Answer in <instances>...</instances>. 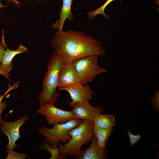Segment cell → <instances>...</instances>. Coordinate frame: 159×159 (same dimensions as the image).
Segmentation results:
<instances>
[{
	"instance_id": "6da1fadb",
	"label": "cell",
	"mask_w": 159,
	"mask_h": 159,
	"mask_svg": "<svg viewBox=\"0 0 159 159\" xmlns=\"http://www.w3.org/2000/svg\"><path fill=\"white\" fill-rule=\"evenodd\" d=\"M51 44L54 52L62 57L64 62H72L75 60L95 55L101 57L105 55L100 41L80 31H57L52 39Z\"/></svg>"
},
{
	"instance_id": "7a4b0ae2",
	"label": "cell",
	"mask_w": 159,
	"mask_h": 159,
	"mask_svg": "<svg viewBox=\"0 0 159 159\" xmlns=\"http://www.w3.org/2000/svg\"><path fill=\"white\" fill-rule=\"evenodd\" d=\"M64 62L62 57L54 52L50 58L43 81V89L39 99L41 107L48 104L54 105L57 101L59 95L57 90L58 75Z\"/></svg>"
},
{
	"instance_id": "3957f363",
	"label": "cell",
	"mask_w": 159,
	"mask_h": 159,
	"mask_svg": "<svg viewBox=\"0 0 159 159\" xmlns=\"http://www.w3.org/2000/svg\"><path fill=\"white\" fill-rule=\"evenodd\" d=\"M95 125L93 122L89 120H82L77 127L69 131L71 138L63 146L60 143V152L64 155L78 156L82 150V146L89 143L92 139Z\"/></svg>"
},
{
	"instance_id": "277c9868",
	"label": "cell",
	"mask_w": 159,
	"mask_h": 159,
	"mask_svg": "<svg viewBox=\"0 0 159 159\" xmlns=\"http://www.w3.org/2000/svg\"><path fill=\"white\" fill-rule=\"evenodd\" d=\"M82 120L75 118L64 123L54 124L51 128L43 126L38 129V132L44 137L49 143L57 146L59 145L60 141L65 143L71 139L69 132L79 125Z\"/></svg>"
},
{
	"instance_id": "5b68a950",
	"label": "cell",
	"mask_w": 159,
	"mask_h": 159,
	"mask_svg": "<svg viewBox=\"0 0 159 159\" xmlns=\"http://www.w3.org/2000/svg\"><path fill=\"white\" fill-rule=\"evenodd\" d=\"M98 56L97 55L89 56L72 62L79 76L81 85L92 82L96 76L106 71L98 64Z\"/></svg>"
},
{
	"instance_id": "8992f818",
	"label": "cell",
	"mask_w": 159,
	"mask_h": 159,
	"mask_svg": "<svg viewBox=\"0 0 159 159\" xmlns=\"http://www.w3.org/2000/svg\"><path fill=\"white\" fill-rule=\"evenodd\" d=\"M28 118V115H26L14 122L5 121L1 119L0 120V129L3 134L7 135L9 140L6 152L19 147L16 143L21 137L19 129Z\"/></svg>"
},
{
	"instance_id": "52a82bcc",
	"label": "cell",
	"mask_w": 159,
	"mask_h": 159,
	"mask_svg": "<svg viewBox=\"0 0 159 159\" xmlns=\"http://www.w3.org/2000/svg\"><path fill=\"white\" fill-rule=\"evenodd\" d=\"M39 114L43 115L46 121L50 125L57 123H63L76 118L72 111L59 109L54 105L48 104L41 107L37 110Z\"/></svg>"
},
{
	"instance_id": "ba28073f",
	"label": "cell",
	"mask_w": 159,
	"mask_h": 159,
	"mask_svg": "<svg viewBox=\"0 0 159 159\" xmlns=\"http://www.w3.org/2000/svg\"><path fill=\"white\" fill-rule=\"evenodd\" d=\"M80 79L72 62H64L62 66L58 75V88L80 86Z\"/></svg>"
},
{
	"instance_id": "9c48e42d",
	"label": "cell",
	"mask_w": 159,
	"mask_h": 159,
	"mask_svg": "<svg viewBox=\"0 0 159 159\" xmlns=\"http://www.w3.org/2000/svg\"><path fill=\"white\" fill-rule=\"evenodd\" d=\"M58 89L59 91L65 90L69 92L72 100L68 103L70 106L72 107L79 102L89 101L92 96L96 95L87 83L77 86L59 88Z\"/></svg>"
},
{
	"instance_id": "30bf717a",
	"label": "cell",
	"mask_w": 159,
	"mask_h": 159,
	"mask_svg": "<svg viewBox=\"0 0 159 159\" xmlns=\"http://www.w3.org/2000/svg\"><path fill=\"white\" fill-rule=\"evenodd\" d=\"M72 113L76 117L82 120L92 121L95 116L103 111L101 106L93 107L89 101H85L78 103L72 106Z\"/></svg>"
},
{
	"instance_id": "8fae6325",
	"label": "cell",
	"mask_w": 159,
	"mask_h": 159,
	"mask_svg": "<svg viewBox=\"0 0 159 159\" xmlns=\"http://www.w3.org/2000/svg\"><path fill=\"white\" fill-rule=\"evenodd\" d=\"M6 49L0 65V74L11 81L9 73L13 67V58L17 54L27 52L28 50L22 44H20L16 50H11L7 46Z\"/></svg>"
},
{
	"instance_id": "7c38bea8",
	"label": "cell",
	"mask_w": 159,
	"mask_h": 159,
	"mask_svg": "<svg viewBox=\"0 0 159 159\" xmlns=\"http://www.w3.org/2000/svg\"><path fill=\"white\" fill-rule=\"evenodd\" d=\"M106 146L100 147L97 139L93 135L90 147L82 151L80 154L76 157L78 159H104L106 158Z\"/></svg>"
},
{
	"instance_id": "4fadbf2b",
	"label": "cell",
	"mask_w": 159,
	"mask_h": 159,
	"mask_svg": "<svg viewBox=\"0 0 159 159\" xmlns=\"http://www.w3.org/2000/svg\"><path fill=\"white\" fill-rule=\"evenodd\" d=\"M73 0H63L62 5L59 13V19L57 20L52 25V27L57 31L62 30L64 22L67 19L73 21L74 15L71 10V6Z\"/></svg>"
},
{
	"instance_id": "5bb4252c",
	"label": "cell",
	"mask_w": 159,
	"mask_h": 159,
	"mask_svg": "<svg viewBox=\"0 0 159 159\" xmlns=\"http://www.w3.org/2000/svg\"><path fill=\"white\" fill-rule=\"evenodd\" d=\"M93 121L95 126L105 129L113 128L116 124L115 118L113 115H103L101 113L97 114L94 118Z\"/></svg>"
},
{
	"instance_id": "9a60e30c",
	"label": "cell",
	"mask_w": 159,
	"mask_h": 159,
	"mask_svg": "<svg viewBox=\"0 0 159 159\" xmlns=\"http://www.w3.org/2000/svg\"><path fill=\"white\" fill-rule=\"evenodd\" d=\"M113 131V128L105 129L95 125L93 130V135L96 137L98 145L100 147L106 146L107 139Z\"/></svg>"
},
{
	"instance_id": "2e32d148",
	"label": "cell",
	"mask_w": 159,
	"mask_h": 159,
	"mask_svg": "<svg viewBox=\"0 0 159 159\" xmlns=\"http://www.w3.org/2000/svg\"><path fill=\"white\" fill-rule=\"evenodd\" d=\"M45 149L49 152L51 155L50 159H66L67 158L66 155L61 154L60 152L59 149L57 145H52L49 143L46 139L42 141L39 149Z\"/></svg>"
},
{
	"instance_id": "e0dca14e",
	"label": "cell",
	"mask_w": 159,
	"mask_h": 159,
	"mask_svg": "<svg viewBox=\"0 0 159 159\" xmlns=\"http://www.w3.org/2000/svg\"><path fill=\"white\" fill-rule=\"evenodd\" d=\"M115 0H107L100 7L96 9L95 11H90L87 13V18L88 19H93L97 14H100L103 15L107 20L109 19V16L104 11L106 6L111 2ZM121 2L122 0H120Z\"/></svg>"
},
{
	"instance_id": "ac0fdd59",
	"label": "cell",
	"mask_w": 159,
	"mask_h": 159,
	"mask_svg": "<svg viewBox=\"0 0 159 159\" xmlns=\"http://www.w3.org/2000/svg\"><path fill=\"white\" fill-rule=\"evenodd\" d=\"M6 159H24L29 156L26 153H20L14 151V149L8 150Z\"/></svg>"
},
{
	"instance_id": "d6986e66",
	"label": "cell",
	"mask_w": 159,
	"mask_h": 159,
	"mask_svg": "<svg viewBox=\"0 0 159 159\" xmlns=\"http://www.w3.org/2000/svg\"><path fill=\"white\" fill-rule=\"evenodd\" d=\"M19 83L18 82H17L15 83L13 86H9V87L8 90L5 92L4 95H0V120L1 119V114L2 112L4 110L7 105V102L6 101L1 102L2 100L6 94H7L9 91L13 89H15L18 85Z\"/></svg>"
},
{
	"instance_id": "ffe728a7",
	"label": "cell",
	"mask_w": 159,
	"mask_h": 159,
	"mask_svg": "<svg viewBox=\"0 0 159 159\" xmlns=\"http://www.w3.org/2000/svg\"><path fill=\"white\" fill-rule=\"evenodd\" d=\"M127 133L130 140V145L131 146H133L135 143L138 141L141 138L142 135L138 134L135 135L133 134L130 130H128Z\"/></svg>"
},
{
	"instance_id": "44dd1931",
	"label": "cell",
	"mask_w": 159,
	"mask_h": 159,
	"mask_svg": "<svg viewBox=\"0 0 159 159\" xmlns=\"http://www.w3.org/2000/svg\"><path fill=\"white\" fill-rule=\"evenodd\" d=\"M3 33L4 32H3L2 40L1 41H0V64L1 63L4 54L6 50V48L7 46L5 44Z\"/></svg>"
},
{
	"instance_id": "7402d4cb",
	"label": "cell",
	"mask_w": 159,
	"mask_h": 159,
	"mask_svg": "<svg viewBox=\"0 0 159 159\" xmlns=\"http://www.w3.org/2000/svg\"><path fill=\"white\" fill-rule=\"evenodd\" d=\"M155 97L153 98L151 101L154 107L158 110L159 108V90L155 91Z\"/></svg>"
},
{
	"instance_id": "603a6c76",
	"label": "cell",
	"mask_w": 159,
	"mask_h": 159,
	"mask_svg": "<svg viewBox=\"0 0 159 159\" xmlns=\"http://www.w3.org/2000/svg\"><path fill=\"white\" fill-rule=\"evenodd\" d=\"M6 2L8 4H12L16 7L19 6L21 4V3L17 0H7Z\"/></svg>"
},
{
	"instance_id": "cb8c5ba5",
	"label": "cell",
	"mask_w": 159,
	"mask_h": 159,
	"mask_svg": "<svg viewBox=\"0 0 159 159\" xmlns=\"http://www.w3.org/2000/svg\"><path fill=\"white\" fill-rule=\"evenodd\" d=\"M2 1V0H0V9H1V8H6V7H7V6L6 5H5V6H4V5H3L1 3V1ZM1 13H0V18H1Z\"/></svg>"
},
{
	"instance_id": "d4e9b609",
	"label": "cell",
	"mask_w": 159,
	"mask_h": 159,
	"mask_svg": "<svg viewBox=\"0 0 159 159\" xmlns=\"http://www.w3.org/2000/svg\"><path fill=\"white\" fill-rule=\"evenodd\" d=\"M25 0L26 1H32L33 0H36V1H48V0Z\"/></svg>"
},
{
	"instance_id": "484cf974",
	"label": "cell",
	"mask_w": 159,
	"mask_h": 159,
	"mask_svg": "<svg viewBox=\"0 0 159 159\" xmlns=\"http://www.w3.org/2000/svg\"><path fill=\"white\" fill-rule=\"evenodd\" d=\"M0 40H1L0 38Z\"/></svg>"
}]
</instances>
